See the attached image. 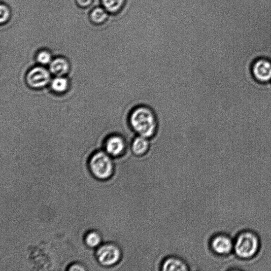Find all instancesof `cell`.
Here are the masks:
<instances>
[{
    "label": "cell",
    "mask_w": 271,
    "mask_h": 271,
    "mask_svg": "<svg viewBox=\"0 0 271 271\" xmlns=\"http://www.w3.org/2000/svg\"><path fill=\"white\" fill-rule=\"evenodd\" d=\"M128 121L136 135L151 139L158 132V118L150 106L141 104L134 106L128 115Z\"/></svg>",
    "instance_id": "obj_1"
},
{
    "label": "cell",
    "mask_w": 271,
    "mask_h": 271,
    "mask_svg": "<svg viewBox=\"0 0 271 271\" xmlns=\"http://www.w3.org/2000/svg\"><path fill=\"white\" fill-rule=\"evenodd\" d=\"M260 247L259 238L253 232L247 231L238 234L234 242V249L238 258L250 259L259 253Z\"/></svg>",
    "instance_id": "obj_2"
},
{
    "label": "cell",
    "mask_w": 271,
    "mask_h": 271,
    "mask_svg": "<svg viewBox=\"0 0 271 271\" xmlns=\"http://www.w3.org/2000/svg\"><path fill=\"white\" fill-rule=\"evenodd\" d=\"M91 172L98 179H108L112 174L113 166L108 154L99 152L95 154L90 159Z\"/></svg>",
    "instance_id": "obj_3"
},
{
    "label": "cell",
    "mask_w": 271,
    "mask_h": 271,
    "mask_svg": "<svg viewBox=\"0 0 271 271\" xmlns=\"http://www.w3.org/2000/svg\"><path fill=\"white\" fill-rule=\"evenodd\" d=\"M97 255L99 261L105 266L115 265L121 255L119 248L113 244H106L99 248Z\"/></svg>",
    "instance_id": "obj_4"
},
{
    "label": "cell",
    "mask_w": 271,
    "mask_h": 271,
    "mask_svg": "<svg viewBox=\"0 0 271 271\" xmlns=\"http://www.w3.org/2000/svg\"><path fill=\"white\" fill-rule=\"evenodd\" d=\"M51 80V75L44 68L36 67L31 69L27 76V82L32 88L44 87Z\"/></svg>",
    "instance_id": "obj_5"
},
{
    "label": "cell",
    "mask_w": 271,
    "mask_h": 271,
    "mask_svg": "<svg viewBox=\"0 0 271 271\" xmlns=\"http://www.w3.org/2000/svg\"><path fill=\"white\" fill-rule=\"evenodd\" d=\"M210 246L212 251L216 254L226 255L233 250L234 242L228 235L218 234L211 239Z\"/></svg>",
    "instance_id": "obj_6"
},
{
    "label": "cell",
    "mask_w": 271,
    "mask_h": 271,
    "mask_svg": "<svg viewBox=\"0 0 271 271\" xmlns=\"http://www.w3.org/2000/svg\"><path fill=\"white\" fill-rule=\"evenodd\" d=\"M252 70L256 80L262 83L271 81V62L268 59L257 60L253 64Z\"/></svg>",
    "instance_id": "obj_7"
},
{
    "label": "cell",
    "mask_w": 271,
    "mask_h": 271,
    "mask_svg": "<svg viewBox=\"0 0 271 271\" xmlns=\"http://www.w3.org/2000/svg\"><path fill=\"white\" fill-rule=\"evenodd\" d=\"M126 142L123 137L119 135L111 136L107 139L105 149L107 153L114 157L123 154L126 149Z\"/></svg>",
    "instance_id": "obj_8"
},
{
    "label": "cell",
    "mask_w": 271,
    "mask_h": 271,
    "mask_svg": "<svg viewBox=\"0 0 271 271\" xmlns=\"http://www.w3.org/2000/svg\"><path fill=\"white\" fill-rule=\"evenodd\" d=\"M151 147L150 139L136 135L132 139V152L138 157L146 155Z\"/></svg>",
    "instance_id": "obj_9"
},
{
    "label": "cell",
    "mask_w": 271,
    "mask_h": 271,
    "mask_svg": "<svg viewBox=\"0 0 271 271\" xmlns=\"http://www.w3.org/2000/svg\"><path fill=\"white\" fill-rule=\"evenodd\" d=\"M189 267L181 259L176 256H169L163 262L161 270L163 271H189Z\"/></svg>",
    "instance_id": "obj_10"
},
{
    "label": "cell",
    "mask_w": 271,
    "mask_h": 271,
    "mask_svg": "<svg viewBox=\"0 0 271 271\" xmlns=\"http://www.w3.org/2000/svg\"><path fill=\"white\" fill-rule=\"evenodd\" d=\"M69 69V63L66 59L63 58L56 59L50 64V70L51 73L58 76H62L66 74Z\"/></svg>",
    "instance_id": "obj_11"
},
{
    "label": "cell",
    "mask_w": 271,
    "mask_h": 271,
    "mask_svg": "<svg viewBox=\"0 0 271 271\" xmlns=\"http://www.w3.org/2000/svg\"><path fill=\"white\" fill-rule=\"evenodd\" d=\"M51 85L54 91L62 93L68 89V83L66 78L58 76L52 81Z\"/></svg>",
    "instance_id": "obj_12"
},
{
    "label": "cell",
    "mask_w": 271,
    "mask_h": 271,
    "mask_svg": "<svg viewBox=\"0 0 271 271\" xmlns=\"http://www.w3.org/2000/svg\"><path fill=\"white\" fill-rule=\"evenodd\" d=\"M105 8L111 12H116L122 8L125 0H103Z\"/></svg>",
    "instance_id": "obj_13"
},
{
    "label": "cell",
    "mask_w": 271,
    "mask_h": 271,
    "mask_svg": "<svg viewBox=\"0 0 271 271\" xmlns=\"http://www.w3.org/2000/svg\"><path fill=\"white\" fill-rule=\"evenodd\" d=\"M85 241L88 246L94 247L101 243V237L96 232H90L87 235Z\"/></svg>",
    "instance_id": "obj_14"
},
{
    "label": "cell",
    "mask_w": 271,
    "mask_h": 271,
    "mask_svg": "<svg viewBox=\"0 0 271 271\" xmlns=\"http://www.w3.org/2000/svg\"><path fill=\"white\" fill-rule=\"evenodd\" d=\"M107 15L104 10L102 8H97L91 14L93 20L97 23H101L106 19Z\"/></svg>",
    "instance_id": "obj_15"
},
{
    "label": "cell",
    "mask_w": 271,
    "mask_h": 271,
    "mask_svg": "<svg viewBox=\"0 0 271 271\" xmlns=\"http://www.w3.org/2000/svg\"><path fill=\"white\" fill-rule=\"evenodd\" d=\"M38 62L43 65H46L52 62V57L51 54L46 51L40 52L37 57Z\"/></svg>",
    "instance_id": "obj_16"
},
{
    "label": "cell",
    "mask_w": 271,
    "mask_h": 271,
    "mask_svg": "<svg viewBox=\"0 0 271 271\" xmlns=\"http://www.w3.org/2000/svg\"><path fill=\"white\" fill-rule=\"evenodd\" d=\"M1 23L5 22L9 17V11L5 5H1Z\"/></svg>",
    "instance_id": "obj_17"
},
{
    "label": "cell",
    "mask_w": 271,
    "mask_h": 271,
    "mask_svg": "<svg viewBox=\"0 0 271 271\" xmlns=\"http://www.w3.org/2000/svg\"><path fill=\"white\" fill-rule=\"evenodd\" d=\"M92 0H77L78 3H79L82 6H87L89 5Z\"/></svg>",
    "instance_id": "obj_18"
},
{
    "label": "cell",
    "mask_w": 271,
    "mask_h": 271,
    "mask_svg": "<svg viewBox=\"0 0 271 271\" xmlns=\"http://www.w3.org/2000/svg\"><path fill=\"white\" fill-rule=\"evenodd\" d=\"M70 271H83L84 269L82 268L80 266L78 265H75L72 266L69 269Z\"/></svg>",
    "instance_id": "obj_19"
}]
</instances>
